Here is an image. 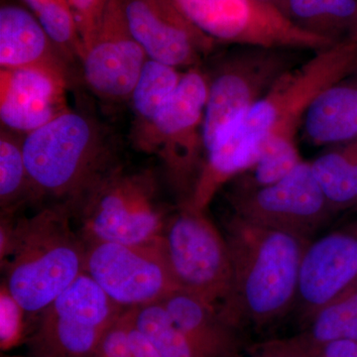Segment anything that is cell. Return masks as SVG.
<instances>
[{
  "label": "cell",
  "mask_w": 357,
  "mask_h": 357,
  "mask_svg": "<svg viewBox=\"0 0 357 357\" xmlns=\"http://www.w3.org/2000/svg\"><path fill=\"white\" fill-rule=\"evenodd\" d=\"M357 72V39L314 52L288 70L204 153L188 204L206 211L220 189L250 168L265 148L298 142L312 100L323 89Z\"/></svg>",
  "instance_id": "obj_1"
},
{
  "label": "cell",
  "mask_w": 357,
  "mask_h": 357,
  "mask_svg": "<svg viewBox=\"0 0 357 357\" xmlns=\"http://www.w3.org/2000/svg\"><path fill=\"white\" fill-rule=\"evenodd\" d=\"M231 260L229 292L218 310L237 332L265 328L295 307L301 266L312 239L255 223L236 215L225 222Z\"/></svg>",
  "instance_id": "obj_2"
},
{
  "label": "cell",
  "mask_w": 357,
  "mask_h": 357,
  "mask_svg": "<svg viewBox=\"0 0 357 357\" xmlns=\"http://www.w3.org/2000/svg\"><path fill=\"white\" fill-rule=\"evenodd\" d=\"M86 243L70 208L54 204L15 220L0 260L3 283L26 314H39L86 268Z\"/></svg>",
  "instance_id": "obj_3"
},
{
  "label": "cell",
  "mask_w": 357,
  "mask_h": 357,
  "mask_svg": "<svg viewBox=\"0 0 357 357\" xmlns=\"http://www.w3.org/2000/svg\"><path fill=\"white\" fill-rule=\"evenodd\" d=\"M32 199L50 198L72 208L112 169L100 128L66 110L22 140Z\"/></svg>",
  "instance_id": "obj_4"
},
{
  "label": "cell",
  "mask_w": 357,
  "mask_h": 357,
  "mask_svg": "<svg viewBox=\"0 0 357 357\" xmlns=\"http://www.w3.org/2000/svg\"><path fill=\"white\" fill-rule=\"evenodd\" d=\"M84 243L146 244L163 236L168 218L151 173L109 171L70 208Z\"/></svg>",
  "instance_id": "obj_5"
},
{
  "label": "cell",
  "mask_w": 357,
  "mask_h": 357,
  "mask_svg": "<svg viewBox=\"0 0 357 357\" xmlns=\"http://www.w3.org/2000/svg\"><path fill=\"white\" fill-rule=\"evenodd\" d=\"M208 93L206 72L201 66L188 69L163 110L153 121L135 126L137 147L161 159L171 182L178 192L187 194V201L204 163Z\"/></svg>",
  "instance_id": "obj_6"
},
{
  "label": "cell",
  "mask_w": 357,
  "mask_h": 357,
  "mask_svg": "<svg viewBox=\"0 0 357 357\" xmlns=\"http://www.w3.org/2000/svg\"><path fill=\"white\" fill-rule=\"evenodd\" d=\"M303 51L262 46H234L218 59L208 79L204 119V153L279 79L304 60Z\"/></svg>",
  "instance_id": "obj_7"
},
{
  "label": "cell",
  "mask_w": 357,
  "mask_h": 357,
  "mask_svg": "<svg viewBox=\"0 0 357 357\" xmlns=\"http://www.w3.org/2000/svg\"><path fill=\"white\" fill-rule=\"evenodd\" d=\"M162 245L180 290L218 307L229 292L231 260L225 234L206 211L181 204L167 220Z\"/></svg>",
  "instance_id": "obj_8"
},
{
  "label": "cell",
  "mask_w": 357,
  "mask_h": 357,
  "mask_svg": "<svg viewBox=\"0 0 357 357\" xmlns=\"http://www.w3.org/2000/svg\"><path fill=\"white\" fill-rule=\"evenodd\" d=\"M197 29L217 44L318 52L335 45L290 22L256 0H169Z\"/></svg>",
  "instance_id": "obj_9"
},
{
  "label": "cell",
  "mask_w": 357,
  "mask_h": 357,
  "mask_svg": "<svg viewBox=\"0 0 357 357\" xmlns=\"http://www.w3.org/2000/svg\"><path fill=\"white\" fill-rule=\"evenodd\" d=\"M124 311L84 272L39 314L30 342L35 356L93 357Z\"/></svg>",
  "instance_id": "obj_10"
},
{
  "label": "cell",
  "mask_w": 357,
  "mask_h": 357,
  "mask_svg": "<svg viewBox=\"0 0 357 357\" xmlns=\"http://www.w3.org/2000/svg\"><path fill=\"white\" fill-rule=\"evenodd\" d=\"M84 272L126 310L161 302L180 290L162 237L146 244L86 243Z\"/></svg>",
  "instance_id": "obj_11"
},
{
  "label": "cell",
  "mask_w": 357,
  "mask_h": 357,
  "mask_svg": "<svg viewBox=\"0 0 357 357\" xmlns=\"http://www.w3.org/2000/svg\"><path fill=\"white\" fill-rule=\"evenodd\" d=\"M229 201L243 220L309 239L335 215L306 160L274 184L229 192Z\"/></svg>",
  "instance_id": "obj_12"
},
{
  "label": "cell",
  "mask_w": 357,
  "mask_h": 357,
  "mask_svg": "<svg viewBox=\"0 0 357 357\" xmlns=\"http://www.w3.org/2000/svg\"><path fill=\"white\" fill-rule=\"evenodd\" d=\"M147 59L129 30L123 0H109L79 55L89 88L109 100L130 98Z\"/></svg>",
  "instance_id": "obj_13"
},
{
  "label": "cell",
  "mask_w": 357,
  "mask_h": 357,
  "mask_svg": "<svg viewBox=\"0 0 357 357\" xmlns=\"http://www.w3.org/2000/svg\"><path fill=\"white\" fill-rule=\"evenodd\" d=\"M123 9L131 34L150 60L191 69L217 45L169 0H123Z\"/></svg>",
  "instance_id": "obj_14"
},
{
  "label": "cell",
  "mask_w": 357,
  "mask_h": 357,
  "mask_svg": "<svg viewBox=\"0 0 357 357\" xmlns=\"http://www.w3.org/2000/svg\"><path fill=\"white\" fill-rule=\"evenodd\" d=\"M357 280V218L311 241L301 266L294 311L305 326Z\"/></svg>",
  "instance_id": "obj_15"
},
{
  "label": "cell",
  "mask_w": 357,
  "mask_h": 357,
  "mask_svg": "<svg viewBox=\"0 0 357 357\" xmlns=\"http://www.w3.org/2000/svg\"><path fill=\"white\" fill-rule=\"evenodd\" d=\"M67 73L44 68L0 70V119L10 130L32 132L68 110Z\"/></svg>",
  "instance_id": "obj_16"
},
{
  "label": "cell",
  "mask_w": 357,
  "mask_h": 357,
  "mask_svg": "<svg viewBox=\"0 0 357 357\" xmlns=\"http://www.w3.org/2000/svg\"><path fill=\"white\" fill-rule=\"evenodd\" d=\"M57 50L34 14L17 6L1 7V69L44 68L67 73L64 63L61 62L60 56L56 53Z\"/></svg>",
  "instance_id": "obj_17"
},
{
  "label": "cell",
  "mask_w": 357,
  "mask_h": 357,
  "mask_svg": "<svg viewBox=\"0 0 357 357\" xmlns=\"http://www.w3.org/2000/svg\"><path fill=\"white\" fill-rule=\"evenodd\" d=\"M159 303L204 357L239 356V332L223 321L217 307L183 290L175 291Z\"/></svg>",
  "instance_id": "obj_18"
},
{
  "label": "cell",
  "mask_w": 357,
  "mask_h": 357,
  "mask_svg": "<svg viewBox=\"0 0 357 357\" xmlns=\"http://www.w3.org/2000/svg\"><path fill=\"white\" fill-rule=\"evenodd\" d=\"M351 76L331 84L312 100L300 129L307 144L328 147L357 138V77Z\"/></svg>",
  "instance_id": "obj_19"
},
{
  "label": "cell",
  "mask_w": 357,
  "mask_h": 357,
  "mask_svg": "<svg viewBox=\"0 0 357 357\" xmlns=\"http://www.w3.org/2000/svg\"><path fill=\"white\" fill-rule=\"evenodd\" d=\"M326 148L311 165L326 201L335 215L357 210V138Z\"/></svg>",
  "instance_id": "obj_20"
},
{
  "label": "cell",
  "mask_w": 357,
  "mask_h": 357,
  "mask_svg": "<svg viewBox=\"0 0 357 357\" xmlns=\"http://www.w3.org/2000/svg\"><path fill=\"white\" fill-rule=\"evenodd\" d=\"M184 72L147 59L130 96L137 122L148 123L163 110L177 89Z\"/></svg>",
  "instance_id": "obj_21"
},
{
  "label": "cell",
  "mask_w": 357,
  "mask_h": 357,
  "mask_svg": "<svg viewBox=\"0 0 357 357\" xmlns=\"http://www.w3.org/2000/svg\"><path fill=\"white\" fill-rule=\"evenodd\" d=\"M300 335L312 344L337 340L357 342V280L321 307Z\"/></svg>",
  "instance_id": "obj_22"
},
{
  "label": "cell",
  "mask_w": 357,
  "mask_h": 357,
  "mask_svg": "<svg viewBox=\"0 0 357 357\" xmlns=\"http://www.w3.org/2000/svg\"><path fill=\"white\" fill-rule=\"evenodd\" d=\"M130 310L134 324L151 340L162 357H204L176 326L161 303Z\"/></svg>",
  "instance_id": "obj_23"
},
{
  "label": "cell",
  "mask_w": 357,
  "mask_h": 357,
  "mask_svg": "<svg viewBox=\"0 0 357 357\" xmlns=\"http://www.w3.org/2000/svg\"><path fill=\"white\" fill-rule=\"evenodd\" d=\"M303 161L298 142L269 145L250 168L230 182L229 192H251L274 184L292 172Z\"/></svg>",
  "instance_id": "obj_24"
},
{
  "label": "cell",
  "mask_w": 357,
  "mask_h": 357,
  "mask_svg": "<svg viewBox=\"0 0 357 357\" xmlns=\"http://www.w3.org/2000/svg\"><path fill=\"white\" fill-rule=\"evenodd\" d=\"M26 199H32L22 141L7 133L0 137V206L1 213L13 215Z\"/></svg>",
  "instance_id": "obj_25"
},
{
  "label": "cell",
  "mask_w": 357,
  "mask_h": 357,
  "mask_svg": "<svg viewBox=\"0 0 357 357\" xmlns=\"http://www.w3.org/2000/svg\"><path fill=\"white\" fill-rule=\"evenodd\" d=\"M278 10L300 29L340 43L323 0H280Z\"/></svg>",
  "instance_id": "obj_26"
},
{
  "label": "cell",
  "mask_w": 357,
  "mask_h": 357,
  "mask_svg": "<svg viewBox=\"0 0 357 357\" xmlns=\"http://www.w3.org/2000/svg\"><path fill=\"white\" fill-rule=\"evenodd\" d=\"M26 312L11 295L6 284L0 287V347L9 351L20 344L24 337Z\"/></svg>",
  "instance_id": "obj_27"
},
{
  "label": "cell",
  "mask_w": 357,
  "mask_h": 357,
  "mask_svg": "<svg viewBox=\"0 0 357 357\" xmlns=\"http://www.w3.org/2000/svg\"><path fill=\"white\" fill-rule=\"evenodd\" d=\"M107 1L109 0H68L76 20L81 39V51L95 33Z\"/></svg>",
  "instance_id": "obj_28"
},
{
  "label": "cell",
  "mask_w": 357,
  "mask_h": 357,
  "mask_svg": "<svg viewBox=\"0 0 357 357\" xmlns=\"http://www.w3.org/2000/svg\"><path fill=\"white\" fill-rule=\"evenodd\" d=\"M129 324L128 309L102 335L93 357H128Z\"/></svg>",
  "instance_id": "obj_29"
},
{
  "label": "cell",
  "mask_w": 357,
  "mask_h": 357,
  "mask_svg": "<svg viewBox=\"0 0 357 357\" xmlns=\"http://www.w3.org/2000/svg\"><path fill=\"white\" fill-rule=\"evenodd\" d=\"M236 357H306V347L299 335L275 340L257 345L246 356Z\"/></svg>",
  "instance_id": "obj_30"
},
{
  "label": "cell",
  "mask_w": 357,
  "mask_h": 357,
  "mask_svg": "<svg viewBox=\"0 0 357 357\" xmlns=\"http://www.w3.org/2000/svg\"><path fill=\"white\" fill-rule=\"evenodd\" d=\"M299 337L306 347V357H357V342L354 340H337L312 344Z\"/></svg>",
  "instance_id": "obj_31"
},
{
  "label": "cell",
  "mask_w": 357,
  "mask_h": 357,
  "mask_svg": "<svg viewBox=\"0 0 357 357\" xmlns=\"http://www.w3.org/2000/svg\"><path fill=\"white\" fill-rule=\"evenodd\" d=\"M129 317H130V324H129L128 357H162L151 340L134 324L130 309H129Z\"/></svg>",
  "instance_id": "obj_32"
},
{
  "label": "cell",
  "mask_w": 357,
  "mask_h": 357,
  "mask_svg": "<svg viewBox=\"0 0 357 357\" xmlns=\"http://www.w3.org/2000/svg\"><path fill=\"white\" fill-rule=\"evenodd\" d=\"M57 1L58 0H24L25 3L29 6L35 16L38 15L45 9L48 8L49 6Z\"/></svg>",
  "instance_id": "obj_33"
},
{
  "label": "cell",
  "mask_w": 357,
  "mask_h": 357,
  "mask_svg": "<svg viewBox=\"0 0 357 357\" xmlns=\"http://www.w3.org/2000/svg\"><path fill=\"white\" fill-rule=\"evenodd\" d=\"M256 1L261 2V3L266 4V6H273L277 9H278L279 3H280V0H256Z\"/></svg>",
  "instance_id": "obj_34"
},
{
  "label": "cell",
  "mask_w": 357,
  "mask_h": 357,
  "mask_svg": "<svg viewBox=\"0 0 357 357\" xmlns=\"http://www.w3.org/2000/svg\"><path fill=\"white\" fill-rule=\"evenodd\" d=\"M11 357H22V356H11ZM34 357H36V356H34Z\"/></svg>",
  "instance_id": "obj_35"
},
{
  "label": "cell",
  "mask_w": 357,
  "mask_h": 357,
  "mask_svg": "<svg viewBox=\"0 0 357 357\" xmlns=\"http://www.w3.org/2000/svg\"><path fill=\"white\" fill-rule=\"evenodd\" d=\"M354 38H357V34L356 35V37H354Z\"/></svg>",
  "instance_id": "obj_36"
}]
</instances>
